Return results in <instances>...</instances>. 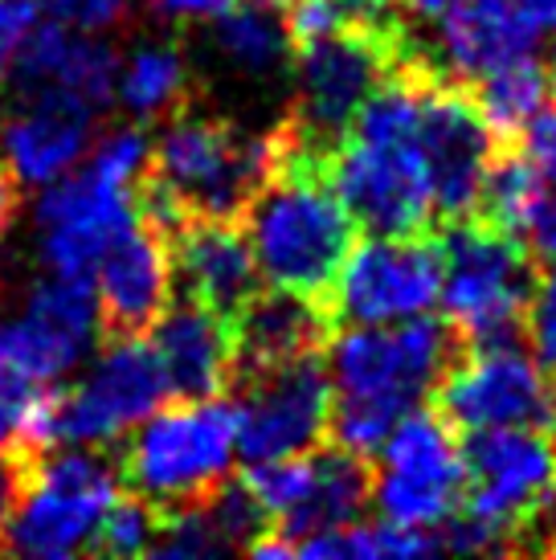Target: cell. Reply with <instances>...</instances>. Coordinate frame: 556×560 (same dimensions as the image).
<instances>
[{
	"label": "cell",
	"mask_w": 556,
	"mask_h": 560,
	"mask_svg": "<svg viewBox=\"0 0 556 560\" xmlns=\"http://www.w3.org/2000/svg\"><path fill=\"white\" fill-rule=\"evenodd\" d=\"M332 430L340 446L377 454L393 425L414 413L426 393L450 373L466 343L447 319L414 315L397 324H352L327 340Z\"/></svg>",
	"instance_id": "6da1fadb"
},
{
	"label": "cell",
	"mask_w": 556,
	"mask_h": 560,
	"mask_svg": "<svg viewBox=\"0 0 556 560\" xmlns=\"http://www.w3.org/2000/svg\"><path fill=\"white\" fill-rule=\"evenodd\" d=\"M278 136L282 156L242 209V230L270 287L327 299L356 242V221L327 180L324 160L308 156L287 124H278Z\"/></svg>",
	"instance_id": "7a4b0ae2"
},
{
	"label": "cell",
	"mask_w": 556,
	"mask_h": 560,
	"mask_svg": "<svg viewBox=\"0 0 556 560\" xmlns=\"http://www.w3.org/2000/svg\"><path fill=\"white\" fill-rule=\"evenodd\" d=\"M152 143L139 127H119L74 168L49 180L37 201L42 258L49 275L91 279L103 249L139 218V180Z\"/></svg>",
	"instance_id": "3957f363"
},
{
	"label": "cell",
	"mask_w": 556,
	"mask_h": 560,
	"mask_svg": "<svg viewBox=\"0 0 556 560\" xmlns=\"http://www.w3.org/2000/svg\"><path fill=\"white\" fill-rule=\"evenodd\" d=\"M291 58L294 110L287 127L308 156L327 160L348 136L369 94L417 54L393 16H372L299 42Z\"/></svg>",
	"instance_id": "277c9868"
},
{
	"label": "cell",
	"mask_w": 556,
	"mask_h": 560,
	"mask_svg": "<svg viewBox=\"0 0 556 560\" xmlns=\"http://www.w3.org/2000/svg\"><path fill=\"white\" fill-rule=\"evenodd\" d=\"M438 242L447 262L438 303L447 307V324L459 331V340L466 348L520 340L541 282L532 246L487 218L447 221Z\"/></svg>",
	"instance_id": "5b68a950"
},
{
	"label": "cell",
	"mask_w": 556,
	"mask_h": 560,
	"mask_svg": "<svg viewBox=\"0 0 556 560\" xmlns=\"http://www.w3.org/2000/svg\"><path fill=\"white\" fill-rule=\"evenodd\" d=\"M282 156V136H246L225 119L172 115L148 156V176L193 218H242Z\"/></svg>",
	"instance_id": "8992f818"
},
{
	"label": "cell",
	"mask_w": 556,
	"mask_h": 560,
	"mask_svg": "<svg viewBox=\"0 0 556 560\" xmlns=\"http://www.w3.org/2000/svg\"><path fill=\"white\" fill-rule=\"evenodd\" d=\"M238 454V409L221 397L164 401L127 446L124 479L131 491L152 499L160 512L197 503L217 482L230 479Z\"/></svg>",
	"instance_id": "52a82bcc"
},
{
	"label": "cell",
	"mask_w": 556,
	"mask_h": 560,
	"mask_svg": "<svg viewBox=\"0 0 556 560\" xmlns=\"http://www.w3.org/2000/svg\"><path fill=\"white\" fill-rule=\"evenodd\" d=\"M466 512L503 536L508 552L528 548V532L556 540V434L528 425L475 430L463 442Z\"/></svg>",
	"instance_id": "ba28073f"
},
{
	"label": "cell",
	"mask_w": 556,
	"mask_h": 560,
	"mask_svg": "<svg viewBox=\"0 0 556 560\" xmlns=\"http://www.w3.org/2000/svg\"><path fill=\"white\" fill-rule=\"evenodd\" d=\"M119 495V475L107 458H94L86 446L66 454H42L33 463L30 487L21 495L0 552L37 560H66L94 552L99 524Z\"/></svg>",
	"instance_id": "9c48e42d"
},
{
	"label": "cell",
	"mask_w": 556,
	"mask_h": 560,
	"mask_svg": "<svg viewBox=\"0 0 556 560\" xmlns=\"http://www.w3.org/2000/svg\"><path fill=\"white\" fill-rule=\"evenodd\" d=\"M438 413L463 434L499 425L556 434V369L528 357L520 340L463 348L438 381Z\"/></svg>",
	"instance_id": "30bf717a"
},
{
	"label": "cell",
	"mask_w": 556,
	"mask_h": 560,
	"mask_svg": "<svg viewBox=\"0 0 556 560\" xmlns=\"http://www.w3.org/2000/svg\"><path fill=\"white\" fill-rule=\"evenodd\" d=\"M466 495L463 446L442 413L417 405L381 442V470L372 475V499L389 524L438 532Z\"/></svg>",
	"instance_id": "8fae6325"
},
{
	"label": "cell",
	"mask_w": 556,
	"mask_h": 560,
	"mask_svg": "<svg viewBox=\"0 0 556 560\" xmlns=\"http://www.w3.org/2000/svg\"><path fill=\"white\" fill-rule=\"evenodd\" d=\"M238 389V454L246 463L291 458L324 446L332 430V376L324 352L250 369Z\"/></svg>",
	"instance_id": "7c38bea8"
},
{
	"label": "cell",
	"mask_w": 556,
	"mask_h": 560,
	"mask_svg": "<svg viewBox=\"0 0 556 560\" xmlns=\"http://www.w3.org/2000/svg\"><path fill=\"white\" fill-rule=\"evenodd\" d=\"M442 275L438 237L369 234L352 242L327 303L336 324H397L426 315L442 299Z\"/></svg>",
	"instance_id": "4fadbf2b"
},
{
	"label": "cell",
	"mask_w": 556,
	"mask_h": 560,
	"mask_svg": "<svg viewBox=\"0 0 556 560\" xmlns=\"http://www.w3.org/2000/svg\"><path fill=\"white\" fill-rule=\"evenodd\" d=\"M169 401L152 343L143 336H111L91 373L74 389L58 393V442L99 446L124 438L131 425L152 418Z\"/></svg>",
	"instance_id": "5bb4252c"
},
{
	"label": "cell",
	"mask_w": 556,
	"mask_h": 560,
	"mask_svg": "<svg viewBox=\"0 0 556 560\" xmlns=\"http://www.w3.org/2000/svg\"><path fill=\"white\" fill-rule=\"evenodd\" d=\"M421 152L433 180V218L442 225L475 218L499 140L471 91L433 70L421 79Z\"/></svg>",
	"instance_id": "9a60e30c"
},
{
	"label": "cell",
	"mask_w": 556,
	"mask_h": 560,
	"mask_svg": "<svg viewBox=\"0 0 556 560\" xmlns=\"http://www.w3.org/2000/svg\"><path fill=\"white\" fill-rule=\"evenodd\" d=\"M99 331L103 315L94 282L49 275L37 282L25 312L0 327V369L30 376L37 385H54L91 352Z\"/></svg>",
	"instance_id": "2e32d148"
},
{
	"label": "cell",
	"mask_w": 556,
	"mask_h": 560,
	"mask_svg": "<svg viewBox=\"0 0 556 560\" xmlns=\"http://www.w3.org/2000/svg\"><path fill=\"white\" fill-rule=\"evenodd\" d=\"M94 295L107 336H148L155 315L172 303L169 234L139 213L94 266Z\"/></svg>",
	"instance_id": "e0dca14e"
},
{
	"label": "cell",
	"mask_w": 556,
	"mask_h": 560,
	"mask_svg": "<svg viewBox=\"0 0 556 560\" xmlns=\"http://www.w3.org/2000/svg\"><path fill=\"white\" fill-rule=\"evenodd\" d=\"M103 110L70 91H30L0 127V164L21 185L58 180L91 152Z\"/></svg>",
	"instance_id": "ac0fdd59"
},
{
	"label": "cell",
	"mask_w": 556,
	"mask_h": 560,
	"mask_svg": "<svg viewBox=\"0 0 556 560\" xmlns=\"http://www.w3.org/2000/svg\"><path fill=\"white\" fill-rule=\"evenodd\" d=\"M172 282L181 295L197 299L205 307L221 312L225 319L258 291V262L246 242V230L238 218H185L169 230Z\"/></svg>",
	"instance_id": "d6986e66"
},
{
	"label": "cell",
	"mask_w": 556,
	"mask_h": 560,
	"mask_svg": "<svg viewBox=\"0 0 556 560\" xmlns=\"http://www.w3.org/2000/svg\"><path fill=\"white\" fill-rule=\"evenodd\" d=\"M160 373L169 385V401H201L221 397L233 385V331L230 319L197 299L181 295L155 315L148 327Z\"/></svg>",
	"instance_id": "ffe728a7"
},
{
	"label": "cell",
	"mask_w": 556,
	"mask_h": 560,
	"mask_svg": "<svg viewBox=\"0 0 556 560\" xmlns=\"http://www.w3.org/2000/svg\"><path fill=\"white\" fill-rule=\"evenodd\" d=\"M433 30L438 37L426 66L459 86H471L495 66L532 54L541 37L516 0H450Z\"/></svg>",
	"instance_id": "44dd1931"
},
{
	"label": "cell",
	"mask_w": 556,
	"mask_h": 560,
	"mask_svg": "<svg viewBox=\"0 0 556 560\" xmlns=\"http://www.w3.org/2000/svg\"><path fill=\"white\" fill-rule=\"evenodd\" d=\"M336 327L340 324H336L327 299L282 291V287H270V291L258 287L230 319L233 369H238L233 381L250 373V369H266V364L324 352Z\"/></svg>",
	"instance_id": "7402d4cb"
},
{
	"label": "cell",
	"mask_w": 556,
	"mask_h": 560,
	"mask_svg": "<svg viewBox=\"0 0 556 560\" xmlns=\"http://www.w3.org/2000/svg\"><path fill=\"white\" fill-rule=\"evenodd\" d=\"M9 74H13L21 94L70 91L103 110L115 98L119 58L94 33L70 30L62 21H46V25L37 21L30 37L21 42V49H16V62Z\"/></svg>",
	"instance_id": "603a6c76"
},
{
	"label": "cell",
	"mask_w": 556,
	"mask_h": 560,
	"mask_svg": "<svg viewBox=\"0 0 556 560\" xmlns=\"http://www.w3.org/2000/svg\"><path fill=\"white\" fill-rule=\"evenodd\" d=\"M372 499V467L364 454L348 451V446H315L311 451V487L303 503L294 508L275 532H282L291 545H299L303 536L327 528H344L360 520V512Z\"/></svg>",
	"instance_id": "cb8c5ba5"
},
{
	"label": "cell",
	"mask_w": 556,
	"mask_h": 560,
	"mask_svg": "<svg viewBox=\"0 0 556 560\" xmlns=\"http://www.w3.org/2000/svg\"><path fill=\"white\" fill-rule=\"evenodd\" d=\"M466 91L475 98L479 115L487 119V127L495 131V140L516 143L524 136V127L544 110L553 82H548V70L536 62V54H524V58L495 66L491 74L475 79Z\"/></svg>",
	"instance_id": "d4e9b609"
},
{
	"label": "cell",
	"mask_w": 556,
	"mask_h": 560,
	"mask_svg": "<svg viewBox=\"0 0 556 560\" xmlns=\"http://www.w3.org/2000/svg\"><path fill=\"white\" fill-rule=\"evenodd\" d=\"M213 37L221 54L246 74H275L278 66L294 54L287 16L263 0H238L221 16H213Z\"/></svg>",
	"instance_id": "484cf974"
},
{
	"label": "cell",
	"mask_w": 556,
	"mask_h": 560,
	"mask_svg": "<svg viewBox=\"0 0 556 560\" xmlns=\"http://www.w3.org/2000/svg\"><path fill=\"white\" fill-rule=\"evenodd\" d=\"M548 192V180L541 176V168L528 160V152L516 143H499L491 168H487V180H483V197H479V213L475 218L495 221L499 230L524 237L528 221L536 213V205L544 201Z\"/></svg>",
	"instance_id": "4316f807"
},
{
	"label": "cell",
	"mask_w": 556,
	"mask_h": 560,
	"mask_svg": "<svg viewBox=\"0 0 556 560\" xmlns=\"http://www.w3.org/2000/svg\"><path fill=\"white\" fill-rule=\"evenodd\" d=\"M188 94L185 58L172 46H143L136 49L115 79V98L124 103L136 119H160L176 115Z\"/></svg>",
	"instance_id": "83f0119b"
},
{
	"label": "cell",
	"mask_w": 556,
	"mask_h": 560,
	"mask_svg": "<svg viewBox=\"0 0 556 560\" xmlns=\"http://www.w3.org/2000/svg\"><path fill=\"white\" fill-rule=\"evenodd\" d=\"M155 536H160V508L152 499L136 495H115V503L107 508L103 524H99V540L94 552L107 557H143L152 552Z\"/></svg>",
	"instance_id": "f1b7e54d"
},
{
	"label": "cell",
	"mask_w": 556,
	"mask_h": 560,
	"mask_svg": "<svg viewBox=\"0 0 556 560\" xmlns=\"http://www.w3.org/2000/svg\"><path fill=\"white\" fill-rule=\"evenodd\" d=\"M37 4H42V13L49 21H62L70 30L99 33L111 30L115 21H124L131 0H37Z\"/></svg>",
	"instance_id": "f546056e"
},
{
	"label": "cell",
	"mask_w": 556,
	"mask_h": 560,
	"mask_svg": "<svg viewBox=\"0 0 556 560\" xmlns=\"http://www.w3.org/2000/svg\"><path fill=\"white\" fill-rule=\"evenodd\" d=\"M528 336L536 343L541 364L556 369V258H553V266H548V275L536 282L532 312H528Z\"/></svg>",
	"instance_id": "4dcf8cb0"
},
{
	"label": "cell",
	"mask_w": 556,
	"mask_h": 560,
	"mask_svg": "<svg viewBox=\"0 0 556 560\" xmlns=\"http://www.w3.org/2000/svg\"><path fill=\"white\" fill-rule=\"evenodd\" d=\"M42 21L37 0H0V82L9 79L16 62V49L30 37V30Z\"/></svg>",
	"instance_id": "1f68e13d"
},
{
	"label": "cell",
	"mask_w": 556,
	"mask_h": 560,
	"mask_svg": "<svg viewBox=\"0 0 556 560\" xmlns=\"http://www.w3.org/2000/svg\"><path fill=\"white\" fill-rule=\"evenodd\" d=\"M33 454L16 451V446H4L0 451V545H4V532L13 524L16 508H21V495H25V487H30V475H33Z\"/></svg>",
	"instance_id": "d6a6232c"
},
{
	"label": "cell",
	"mask_w": 556,
	"mask_h": 560,
	"mask_svg": "<svg viewBox=\"0 0 556 560\" xmlns=\"http://www.w3.org/2000/svg\"><path fill=\"white\" fill-rule=\"evenodd\" d=\"M520 148L541 168V176L556 188V107H544L520 136Z\"/></svg>",
	"instance_id": "836d02e7"
},
{
	"label": "cell",
	"mask_w": 556,
	"mask_h": 560,
	"mask_svg": "<svg viewBox=\"0 0 556 560\" xmlns=\"http://www.w3.org/2000/svg\"><path fill=\"white\" fill-rule=\"evenodd\" d=\"M524 237H528V246H532V254H541V258L553 262L556 258V188L553 185L544 192V201L536 205V213L528 221Z\"/></svg>",
	"instance_id": "e575fe53"
},
{
	"label": "cell",
	"mask_w": 556,
	"mask_h": 560,
	"mask_svg": "<svg viewBox=\"0 0 556 560\" xmlns=\"http://www.w3.org/2000/svg\"><path fill=\"white\" fill-rule=\"evenodd\" d=\"M450 0H389V13L393 21L405 30V37L414 30H426V25H438V16L447 13Z\"/></svg>",
	"instance_id": "d590c367"
},
{
	"label": "cell",
	"mask_w": 556,
	"mask_h": 560,
	"mask_svg": "<svg viewBox=\"0 0 556 560\" xmlns=\"http://www.w3.org/2000/svg\"><path fill=\"white\" fill-rule=\"evenodd\" d=\"M230 4H238V0H155V9L164 16H176V21H213Z\"/></svg>",
	"instance_id": "8d00e7d4"
},
{
	"label": "cell",
	"mask_w": 556,
	"mask_h": 560,
	"mask_svg": "<svg viewBox=\"0 0 556 560\" xmlns=\"http://www.w3.org/2000/svg\"><path fill=\"white\" fill-rule=\"evenodd\" d=\"M16 209H21V180H16L13 172L0 164V237L9 234Z\"/></svg>",
	"instance_id": "74e56055"
},
{
	"label": "cell",
	"mask_w": 556,
	"mask_h": 560,
	"mask_svg": "<svg viewBox=\"0 0 556 560\" xmlns=\"http://www.w3.org/2000/svg\"><path fill=\"white\" fill-rule=\"evenodd\" d=\"M536 33H556V0H516Z\"/></svg>",
	"instance_id": "f35d334b"
},
{
	"label": "cell",
	"mask_w": 556,
	"mask_h": 560,
	"mask_svg": "<svg viewBox=\"0 0 556 560\" xmlns=\"http://www.w3.org/2000/svg\"><path fill=\"white\" fill-rule=\"evenodd\" d=\"M360 9H369V13H377V16H393L389 13V0H356Z\"/></svg>",
	"instance_id": "ab89813d"
},
{
	"label": "cell",
	"mask_w": 556,
	"mask_h": 560,
	"mask_svg": "<svg viewBox=\"0 0 556 560\" xmlns=\"http://www.w3.org/2000/svg\"><path fill=\"white\" fill-rule=\"evenodd\" d=\"M548 82H553V94H556V49H553V58H548Z\"/></svg>",
	"instance_id": "60d3db41"
},
{
	"label": "cell",
	"mask_w": 556,
	"mask_h": 560,
	"mask_svg": "<svg viewBox=\"0 0 556 560\" xmlns=\"http://www.w3.org/2000/svg\"><path fill=\"white\" fill-rule=\"evenodd\" d=\"M263 4H275V9H287V4H291V0H263Z\"/></svg>",
	"instance_id": "b9f144b4"
},
{
	"label": "cell",
	"mask_w": 556,
	"mask_h": 560,
	"mask_svg": "<svg viewBox=\"0 0 556 560\" xmlns=\"http://www.w3.org/2000/svg\"><path fill=\"white\" fill-rule=\"evenodd\" d=\"M553 552H556V540H553Z\"/></svg>",
	"instance_id": "7bdbcfd3"
}]
</instances>
